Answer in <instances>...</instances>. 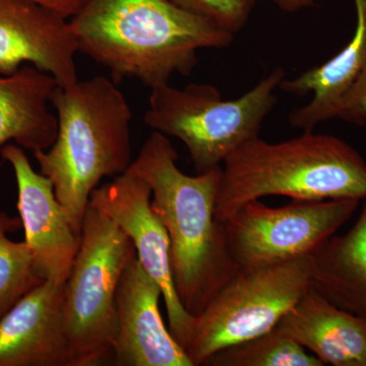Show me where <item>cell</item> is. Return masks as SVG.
<instances>
[{"mask_svg":"<svg viewBox=\"0 0 366 366\" xmlns=\"http://www.w3.org/2000/svg\"><path fill=\"white\" fill-rule=\"evenodd\" d=\"M69 26L79 51L115 84L136 79L151 89L189 76L199 50L227 47L235 37L170 0H90Z\"/></svg>","mask_w":366,"mask_h":366,"instance_id":"6da1fadb","label":"cell"},{"mask_svg":"<svg viewBox=\"0 0 366 366\" xmlns=\"http://www.w3.org/2000/svg\"><path fill=\"white\" fill-rule=\"evenodd\" d=\"M169 139L154 131L129 170L150 185L151 206L167 232L178 298L196 315L238 271L216 217L222 166L194 177L177 167Z\"/></svg>","mask_w":366,"mask_h":366,"instance_id":"7a4b0ae2","label":"cell"},{"mask_svg":"<svg viewBox=\"0 0 366 366\" xmlns=\"http://www.w3.org/2000/svg\"><path fill=\"white\" fill-rule=\"evenodd\" d=\"M51 103L59 120L56 139L34 157L81 235L92 192L103 178L118 177L132 165V108L104 76L59 86Z\"/></svg>","mask_w":366,"mask_h":366,"instance_id":"3957f363","label":"cell"},{"mask_svg":"<svg viewBox=\"0 0 366 366\" xmlns=\"http://www.w3.org/2000/svg\"><path fill=\"white\" fill-rule=\"evenodd\" d=\"M268 196L292 199H366V162L350 144L329 134L272 144L257 137L223 162L216 217L224 222L247 202Z\"/></svg>","mask_w":366,"mask_h":366,"instance_id":"277c9868","label":"cell"},{"mask_svg":"<svg viewBox=\"0 0 366 366\" xmlns=\"http://www.w3.org/2000/svg\"><path fill=\"white\" fill-rule=\"evenodd\" d=\"M285 74L276 67L242 97L231 100L209 84L156 86L151 89L144 120L154 131L179 139L197 172H206L220 167L236 149L259 137Z\"/></svg>","mask_w":366,"mask_h":366,"instance_id":"5b68a950","label":"cell"},{"mask_svg":"<svg viewBox=\"0 0 366 366\" xmlns=\"http://www.w3.org/2000/svg\"><path fill=\"white\" fill-rule=\"evenodd\" d=\"M134 257L129 236L89 204L79 252L64 284V333L74 366L98 365L112 353L118 284Z\"/></svg>","mask_w":366,"mask_h":366,"instance_id":"8992f818","label":"cell"},{"mask_svg":"<svg viewBox=\"0 0 366 366\" xmlns=\"http://www.w3.org/2000/svg\"><path fill=\"white\" fill-rule=\"evenodd\" d=\"M312 255L240 268L196 315L185 352L194 366L268 333L312 287Z\"/></svg>","mask_w":366,"mask_h":366,"instance_id":"52a82bcc","label":"cell"},{"mask_svg":"<svg viewBox=\"0 0 366 366\" xmlns=\"http://www.w3.org/2000/svg\"><path fill=\"white\" fill-rule=\"evenodd\" d=\"M360 201H305L272 208L247 202L224 221L229 250L240 268L287 262L315 254L350 220Z\"/></svg>","mask_w":366,"mask_h":366,"instance_id":"ba28073f","label":"cell"},{"mask_svg":"<svg viewBox=\"0 0 366 366\" xmlns=\"http://www.w3.org/2000/svg\"><path fill=\"white\" fill-rule=\"evenodd\" d=\"M151 199L150 185L127 169L94 189L89 204L117 224L134 243L142 266L162 290L168 329L185 349L192 338L196 317L184 310L178 298L171 267L169 238L152 209Z\"/></svg>","mask_w":366,"mask_h":366,"instance_id":"9c48e42d","label":"cell"},{"mask_svg":"<svg viewBox=\"0 0 366 366\" xmlns=\"http://www.w3.org/2000/svg\"><path fill=\"white\" fill-rule=\"evenodd\" d=\"M0 155L14 170L25 242L36 268L44 280L66 283L79 252L81 235L72 228L55 196L51 180L33 169L23 148L7 144Z\"/></svg>","mask_w":366,"mask_h":366,"instance_id":"30bf717a","label":"cell"},{"mask_svg":"<svg viewBox=\"0 0 366 366\" xmlns=\"http://www.w3.org/2000/svg\"><path fill=\"white\" fill-rule=\"evenodd\" d=\"M157 282L137 257L125 268L117 291V327L112 351L119 366H194L164 324Z\"/></svg>","mask_w":366,"mask_h":366,"instance_id":"8fae6325","label":"cell"},{"mask_svg":"<svg viewBox=\"0 0 366 366\" xmlns=\"http://www.w3.org/2000/svg\"><path fill=\"white\" fill-rule=\"evenodd\" d=\"M79 52L69 21L32 0H0V74L25 62L47 72L59 86L78 81Z\"/></svg>","mask_w":366,"mask_h":366,"instance_id":"7c38bea8","label":"cell"},{"mask_svg":"<svg viewBox=\"0 0 366 366\" xmlns=\"http://www.w3.org/2000/svg\"><path fill=\"white\" fill-rule=\"evenodd\" d=\"M64 284L42 282L0 319V366H74L64 333Z\"/></svg>","mask_w":366,"mask_h":366,"instance_id":"4fadbf2b","label":"cell"},{"mask_svg":"<svg viewBox=\"0 0 366 366\" xmlns=\"http://www.w3.org/2000/svg\"><path fill=\"white\" fill-rule=\"evenodd\" d=\"M274 327L324 365L366 366V320L337 307L314 287Z\"/></svg>","mask_w":366,"mask_h":366,"instance_id":"5bb4252c","label":"cell"},{"mask_svg":"<svg viewBox=\"0 0 366 366\" xmlns=\"http://www.w3.org/2000/svg\"><path fill=\"white\" fill-rule=\"evenodd\" d=\"M354 4L356 26L348 44L322 66L281 81L279 88L286 93L312 94L310 103L289 115V122L295 129L314 132L322 122L338 117L344 98L365 69L366 0H354Z\"/></svg>","mask_w":366,"mask_h":366,"instance_id":"9a60e30c","label":"cell"},{"mask_svg":"<svg viewBox=\"0 0 366 366\" xmlns=\"http://www.w3.org/2000/svg\"><path fill=\"white\" fill-rule=\"evenodd\" d=\"M59 86L52 76L35 66L0 76V148L14 142L34 153L52 146L59 120L48 102Z\"/></svg>","mask_w":366,"mask_h":366,"instance_id":"2e32d148","label":"cell"},{"mask_svg":"<svg viewBox=\"0 0 366 366\" xmlns=\"http://www.w3.org/2000/svg\"><path fill=\"white\" fill-rule=\"evenodd\" d=\"M312 287L337 307L366 320V199L357 221L312 254Z\"/></svg>","mask_w":366,"mask_h":366,"instance_id":"e0dca14e","label":"cell"},{"mask_svg":"<svg viewBox=\"0 0 366 366\" xmlns=\"http://www.w3.org/2000/svg\"><path fill=\"white\" fill-rule=\"evenodd\" d=\"M21 228L20 217L0 211V319L29 291L45 281L25 240L16 242L7 236Z\"/></svg>","mask_w":366,"mask_h":366,"instance_id":"ac0fdd59","label":"cell"},{"mask_svg":"<svg viewBox=\"0 0 366 366\" xmlns=\"http://www.w3.org/2000/svg\"><path fill=\"white\" fill-rule=\"evenodd\" d=\"M204 365L324 366V363L274 327L268 333L219 351Z\"/></svg>","mask_w":366,"mask_h":366,"instance_id":"d6986e66","label":"cell"},{"mask_svg":"<svg viewBox=\"0 0 366 366\" xmlns=\"http://www.w3.org/2000/svg\"><path fill=\"white\" fill-rule=\"evenodd\" d=\"M189 13L236 35L242 30L254 11L257 0H170Z\"/></svg>","mask_w":366,"mask_h":366,"instance_id":"ffe728a7","label":"cell"},{"mask_svg":"<svg viewBox=\"0 0 366 366\" xmlns=\"http://www.w3.org/2000/svg\"><path fill=\"white\" fill-rule=\"evenodd\" d=\"M338 117L349 124H366V67L344 98Z\"/></svg>","mask_w":366,"mask_h":366,"instance_id":"44dd1931","label":"cell"},{"mask_svg":"<svg viewBox=\"0 0 366 366\" xmlns=\"http://www.w3.org/2000/svg\"><path fill=\"white\" fill-rule=\"evenodd\" d=\"M32 1L67 19L78 14L90 0H32Z\"/></svg>","mask_w":366,"mask_h":366,"instance_id":"7402d4cb","label":"cell"},{"mask_svg":"<svg viewBox=\"0 0 366 366\" xmlns=\"http://www.w3.org/2000/svg\"><path fill=\"white\" fill-rule=\"evenodd\" d=\"M284 13L295 14L303 9H310L315 4V0H269Z\"/></svg>","mask_w":366,"mask_h":366,"instance_id":"603a6c76","label":"cell"}]
</instances>
